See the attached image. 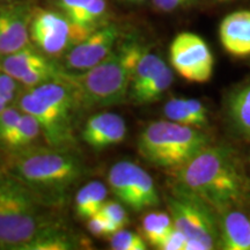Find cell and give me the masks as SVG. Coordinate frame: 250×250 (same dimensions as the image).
<instances>
[{
    "label": "cell",
    "mask_w": 250,
    "mask_h": 250,
    "mask_svg": "<svg viewBox=\"0 0 250 250\" xmlns=\"http://www.w3.org/2000/svg\"><path fill=\"white\" fill-rule=\"evenodd\" d=\"M248 191L237 152L228 146H206L176 169L175 192L193 197L217 211L239 204Z\"/></svg>",
    "instance_id": "obj_1"
},
{
    "label": "cell",
    "mask_w": 250,
    "mask_h": 250,
    "mask_svg": "<svg viewBox=\"0 0 250 250\" xmlns=\"http://www.w3.org/2000/svg\"><path fill=\"white\" fill-rule=\"evenodd\" d=\"M61 227L49 202L12 174L0 173V248L23 250L41 234Z\"/></svg>",
    "instance_id": "obj_2"
},
{
    "label": "cell",
    "mask_w": 250,
    "mask_h": 250,
    "mask_svg": "<svg viewBox=\"0 0 250 250\" xmlns=\"http://www.w3.org/2000/svg\"><path fill=\"white\" fill-rule=\"evenodd\" d=\"M139 48L140 44L134 41H126L89 70H62L59 81L72 89L79 108L121 104L129 96L131 73Z\"/></svg>",
    "instance_id": "obj_3"
},
{
    "label": "cell",
    "mask_w": 250,
    "mask_h": 250,
    "mask_svg": "<svg viewBox=\"0 0 250 250\" xmlns=\"http://www.w3.org/2000/svg\"><path fill=\"white\" fill-rule=\"evenodd\" d=\"M8 173L46 202H55L79 182L86 168L68 148L30 146L13 153Z\"/></svg>",
    "instance_id": "obj_4"
},
{
    "label": "cell",
    "mask_w": 250,
    "mask_h": 250,
    "mask_svg": "<svg viewBox=\"0 0 250 250\" xmlns=\"http://www.w3.org/2000/svg\"><path fill=\"white\" fill-rule=\"evenodd\" d=\"M208 143L210 138L197 127L166 120L149 123L140 132L137 147L140 156L152 166L179 169Z\"/></svg>",
    "instance_id": "obj_5"
},
{
    "label": "cell",
    "mask_w": 250,
    "mask_h": 250,
    "mask_svg": "<svg viewBox=\"0 0 250 250\" xmlns=\"http://www.w3.org/2000/svg\"><path fill=\"white\" fill-rule=\"evenodd\" d=\"M93 31L77 26L66 15L48 9H35L30 20V40L48 56H61L85 40Z\"/></svg>",
    "instance_id": "obj_6"
},
{
    "label": "cell",
    "mask_w": 250,
    "mask_h": 250,
    "mask_svg": "<svg viewBox=\"0 0 250 250\" xmlns=\"http://www.w3.org/2000/svg\"><path fill=\"white\" fill-rule=\"evenodd\" d=\"M168 208L174 226L187 239L204 243L208 250L219 246V225L213 214V208L193 197L175 192L167 198Z\"/></svg>",
    "instance_id": "obj_7"
},
{
    "label": "cell",
    "mask_w": 250,
    "mask_h": 250,
    "mask_svg": "<svg viewBox=\"0 0 250 250\" xmlns=\"http://www.w3.org/2000/svg\"><path fill=\"white\" fill-rule=\"evenodd\" d=\"M108 183L117 201L133 211L154 208L160 203L154 180L132 161H120L109 170Z\"/></svg>",
    "instance_id": "obj_8"
},
{
    "label": "cell",
    "mask_w": 250,
    "mask_h": 250,
    "mask_svg": "<svg viewBox=\"0 0 250 250\" xmlns=\"http://www.w3.org/2000/svg\"><path fill=\"white\" fill-rule=\"evenodd\" d=\"M171 66L183 79L203 83L213 74L214 59L208 43L193 33H181L169 48Z\"/></svg>",
    "instance_id": "obj_9"
},
{
    "label": "cell",
    "mask_w": 250,
    "mask_h": 250,
    "mask_svg": "<svg viewBox=\"0 0 250 250\" xmlns=\"http://www.w3.org/2000/svg\"><path fill=\"white\" fill-rule=\"evenodd\" d=\"M19 108L36 118L49 146L68 148L74 143L72 115L36 96L31 90L21 96Z\"/></svg>",
    "instance_id": "obj_10"
},
{
    "label": "cell",
    "mask_w": 250,
    "mask_h": 250,
    "mask_svg": "<svg viewBox=\"0 0 250 250\" xmlns=\"http://www.w3.org/2000/svg\"><path fill=\"white\" fill-rule=\"evenodd\" d=\"M120 34V28L116 24H104L95 29L66 52L65 68L72 72H83L98 65L116 49Z\"/></svg>",
    "instance_id": "obj_11"
},
{
    "label": "cell",
    "mask_w": 250,
    "mask_h": 250,
    "mask_svg": "<svg viewBox=\"0 0 250 250\" xmlns=\"http://www.w3.org/2000/svg\"><path fill=\"white\" fill-rule=\"evenodd\" d=\"M33 11L24 4L0 7V55H9L29 44Z\"/></svg>",
    "instance_id": "obj_12"
},
{
    "label": "cell",
    "mask_w": 250,
    "mask_h": 250,
    "mask_svg": "<svg viewBox=\"0 0 250 250\" xmlns=\"http://www.w3.org/2000/svg\"><path fill=\"white\" fill-rule=\"evenodd\" d=\"M126 132V123L121 115L104 111L93 115L86 121L81 137L90 147L103 149L121 144Z\"/></svg>",
    "instance_id": "obj_13"
},
{
    "label": "cell",
    "mask_w": 250,
    "mask_h": 250,
    "mask_svg": "<svg viewBox=\"0 0 250 250\" xmlns=\"http://www.w3.org/2000/svg\"><path fill=\"white\" fill-rule=\"evenodd\" d=\"M219 37L224 49L236 57L250 55V11H237L221 21Z\"/></svg>",
    "instance_id": "obj_14"
},
{
    "label": "cell",
    "mask_w": 250,
    "mask_h": 250,
    "mask_svg": "<svg viewBox=\"0 0 250 250\" xmlns=\"http://www.w3.org/2000/svg\"><path fill=\"white\" fill-rule=\"evenodd\" d=\"M219 246L224 250H250V219L241 211H223Z\"/></svg>",
    "instance_id": "obj_15"
},
{
    "label": "cell",
    "mask_w": 250,
    "mask_h": 250,
    "mask_svg": "<svg viewBox=\"0 0 250 250\" xmlns=\"http://www.w3.org/2000/svg\"><path fill=\"white\" fill-rule=\"evenodd\" d=\"M51 62L48 55L41 51L39 48L36 49L33 45L28 44L18 51L4 56L2 61L0 62V71L20 81L21 78L26 76L28 72Z\"/></svg>",
    "instance_id": "obj_16"
},
{
    "label": "cell",
    "mask_w": 250,
    "mask_h": 250,
    "mask_svg": "<svg viewBox=\"0 0 250 250\" xmlns=\"http://www.w3.org/2000/svg\"><path fill=\"white\" fill-rule=\"evenodd\" d=\"M108 189L102 182L92 181L81 187L76 196V213L79 218L88 220L93 215L101 212L102 206L107 201Z\"/></svg>",
    "instance_id": "obj_17"
},
{
    "label": "cell",
    "mask_w": 250,
    "mask_h": 250,
    "mask_svg": "<svg viewBox=\"0 0 250 250\" xmlns=\"http://www.w3.org/2000/svg\"><path fill=\"white\" fill-rule=\"evenodd\" d=\"M41 134H42V129L36 118L33 115L22 111L18 124L7 134L1 145L6 149L14 153L33 146V143L36 142Z\"/></svg>",
    "instance_id": "obj_18"
},
{
    "label": "cell",
    "mask_w": 250,
    "mask_h": 250,
    "mask_svg": "<svg viewBox=\"0 0 250 250\" xmlns=\"http://www.w3.org/2000/svg\"><path fill=\"white\" fill-rule=\"evenodd\" d=\"M167 67L168 65L166 64L160 56L152 54L147 49L140 45L139 51L133 62L130 90L144 86L148 81L158 77Z\"/></svg>",
    "instance_id": "obj_19"
},
{
    "label": "cell",
    "mask_w": 250,
    "mask_h": 250,
    "mask_svg": "<svg viewBox=\"0 0 250 250\" xmlns=\"http://www.w3.org/2000/svg\"><path fill=\"white\" fill-rule=\"evenodd\" d=\"M174 228L173 219L166 212H149L143 218L142 236L149 245L159 248Z\"/></svg>",
    "instance_id": "obj_20"
},
{
    "label": "cell",
    "mask_w": 250,
    "mask_h": 250,
    "mask_svg": "<svg viewBox=\"0 0 250 250\" xmlns=\"http://www.w3.org/2000/svg\"><path fill=\"white\" fill-rule=\"evenodd\" d=\"M174 81L173 71L167 67L164 72H161L158 77L148 81L147 83L138 88L131 89L129 92L130 99L136 104H146L159 100L162 94L167 92Z\"/></svg>",
    "instance_id": "obj_21"
},
{
    "label": "cell",
    "mask_w": 250,
    "mask_h": 250,
    "mask_svg": "<svg viewBox=\"0 0 250 250\" xmlns=\"http://www.w3.org/2000/svg\"><path fill=\"white\" fill-rule=\"evenodd\" d=\"M229 116L240 132L250 136V85L242 87L232 95Z\"/></svg>",
    "instance_id": "obj_22"
},
{
    "label": "cell",
    "mask_w": 250,
    "mask_h": 250,
    "mask_svg": "<svg viewBox=\"0 0 250 250\" xmlns=\"http://www.w3.org/2000/svg\"><path fill=\"white\" fill-rule=\"evenodd\" d=\"M74 248L76 241L73 237L62 230V227H57L41 234L28 243L23 250H68Z\"/></svg>",
    "instance_id": "obj_23"
},
{
    "label": "cell",
    "mask_w": 250,
    "mask_h": 250,
    "mask_svg": "<svg viewBox=\"0 0 250 250\" xmlns=\"http://www.w3.org/2000/svg\"><path fill=\"white\" fill-rule=\"evenodd\" d=\"M164 115L168 121L187 125V126L197 127L195 118H193L191 111L188 107L187 99L174 98L169 100L164 107Z\"/></svg>",
    "instance_id": "obj_24"
},
{
    "label": "cell",
    "mask_w": 250,
    "mask_h": 250,
    "mask_svg": "<svg viewBox=\"0 0 250 250\" xmlns=\"http://www.w3.org/2000/svg\"><path fill=\"white\" fill-rule=\"evenodd\" d=\"M105 12H107L105 0H92L83 9L76 24L89 31H94L101 27L100 22L105 15Z\"/></svg>",
    "instance_id": "obj_25"
},
{
    "label": "cell",
    "mask_w": 250,
    "mask_h": 250,
    "mask_svg": "<svg viewBox=\"0 0 250 250\" xmlns=\"http://www.w3.org/2000/svg\"><path fill=\"white\" fill-rule=\"evenodd\" d=\"M110 247L114 250H145L147 243L139 234L120 229L110 236Z\"/></svg>",
    "instance_id": "obj_26"
},
{
    "label": "cell",
    "mask_w": 250,
    "mask_h": 250,
    "mask_svg": "<svg viewBox=\"0 0 250 250\" xmlns=\"http://www.w3.org/2000/svg\"><path fill=\"white\" fill-rule=\"evenodd\" d=\"M100 213L104 215L112 224L116 225L118 229H123L129 224L127 212L125 210L123 203L120 201H105Z\"/></svg>",
    "instance_id": "obj_27"
},
{
    "label": "cell",
    "mask_w": 250,
    "mask_h": 250,
    "mask_svg": "<svg viewBox=\"0 0 250 250\" xmlns=\"http://www.w3.org/2000/svg\"><path fill=\"white\" fill-rule=\"evenodd\" d=\"M87 228L95 237H110L112 234H115L117 230H120L115 224L109 221L104 215L98 213L93 215L92 218L87 221Z\"/></svg>",
    "instance_id": "obj_28"
},
{
    "label": "cell",
    "mask_w": 250,
    "mask_h": 250,
    "mask_svg": "<svg viewBox=\"0 0 250 250\" xmlns=\"http://www.w3.org/2000/svg\"><path fill=\"white\" fill-rule=\"evenodd\" d=\"M22 115V110L15 107H7L0 112V144L4 142L7 134L14 129Z\"/></svg>",
    "instance_id": "obj_29"
},
{
    "label": "cell",
    "mask_w": 250,
    "mask_h": 250,
    "mask_svg": "<svg viewBox=\"0 0 250 250\" xmlns=\"http://www.w3.org/2000/svg\"><path fill=\"white\" fill-rule=\"evenodd\" d=\"M92 0H58L57 4L62 13L65 14L73 23L77 22L83 9Z\"/></svg>",
    "instance_id": "obj_30"
},
{
    "label": "cell",
    "mask_w": 250,
    "mask_h": 250,
    "mask_svg": "<svg viewBox=\"0 0 250 250\" xmlns=\"http://www.w3.org/2000/svg\"><path fill=\"white\" fill-rule=\"evenodd\" d=\"M187 236L174 226L173 229L167 234L165 240L158 249L161 250H184L187 243Z\"/></svg>",
    "instance_id": "obj_31"
},
{
    "label": "cell",
    "mask_w": 250,
    "mask_h": 250,
    "mask_svg": "<svg viewBox=\"0 0 250 250\" xmlns=\"http://www.w3.org/2000/svg\"><path fill=\"white\" fill-rule=\"evenodd\" d=\"M187 103L193 118H195L197 127L202 129V127L206 126V124H208V110H206L205 105L197 99H187Z\"/></svg>",
    "instance_id": "obj_32"
},
{
    "label": "cell",
    "mask_w": 250,
    "mask_h": 250,
    "mask_svg": "<svg viewBox=\"0 0 250 250\" xmlns=\"http://www.w3.org/2000/svg\"><path fill=\"white\" fill-rule=\"evenodd\" d=\"M18 89V80L5 72L0 71V96H4L12 101L15 98Z\"/></svg>",
    "instance_id": "obj_33"
},
{
    "label": "cell",
    "mask_w": 250,
    "mask_h": 250,
    "mask_svg": "<svg viewBox=\"0 0 250 250\" xmlns=\"http://www.w3.org/2000/svg\"><path fill=\"white\" fill-rule=\"evenodd\" d=\"M153 5L161 12H173L189 5L192 0H152Z\"/></svg>",
    "instance_id": "obj_34"
},
{
    "label": "cell",
    "mask_w": 250,
    "mask_h": 250,
    "mask_svg": "<svg viewBox=\"0 0 250 250\" xmlns=\"http://www.w3.org/2000/svg\"><path fill=\"white\" fill-rule=\"evenodd\" d=\"M184 250H208V248H206L204 243H202L201 241L188 239Z\"/></svg>",
    "instance_id": "obj_35"
},
{
    "label": "cell",
    "mask_w": 250,
    "mask_h": 250,
    "mask_svg": "<svg viewBox=\"0 0 250 250\" xmlns=\"http://www.w3.org/2000/svg\"><path fill=\"white\" fill-rule=\"evenodd\" d=\"M9 102H11V100L9 99L4 98V96H0V112L4 110L5 108L8 107Z\"/></svg>",
    "instance_id": "obj_36"
},
{
    "label": "cell",
    "mask_w": 250,
    "mask_h": 250,
    "mask_svg": "<svg viewBox=\"0 0 250 250\" xmlns=\"http://www.w3.org/2000/svg\"><path fill=\"white\" fill-rule=\"evenodd\" d=\"M123 1H127V2H142L144 0H123Z\"/></svg>",
    "instance_id": "obj_37"
},
{
    "label": "cell",
    "mask_w": 250,
    "mask_h": 250,
    "mask_svg": "<svg viewBox=\"0 0 250 250\" xmlns=\"http://www.w3.org/2000/svg\"><path fill=\"white\" fill-rule=\"evenodd\" d=\"M8 1H12V0H8Z\"/></svg>",
    "instance_id": "obj_38"
}]
</instances>
